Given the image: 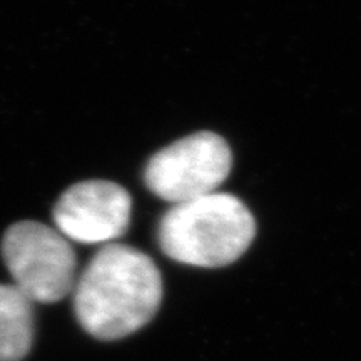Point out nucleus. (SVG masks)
Listing matches in <instances>:
<instances>
[{
  "instance_id": "f257e3e1",
  "label": "nucleus",
  "mask_w": 361,
  "mask_h": 361,
  "mask_svg": "<svg viewBox=\"0 0 361 361\" xmlns=\"http://www.w3.org/2000/svg\"><path fill=\"white\" fill-rule=\"evenodd\" d=\"M72 293L80 326L97 340L114 341L154 318L162 301V278L146 252L109 243L89 261Z\"/></svg>"
},
{
  "instance_id": "f03ea898",
  "label": "nucleus",
  "mask_w": 361,
  "mask_h": 361,
  "mask_svg": "<svg viewBox=\"0 0 361 361\" xmlns=\"http://www.w3.org/2000/svg\"><path fill=\"white\" fill-rule=\"evenodd\" d=\"M256 236L251 211L239 197L213 192L174 204L157 228L171 259L197 268H221L241 258Z\"/></svg>"
},
{
  "instance_id": "423d86ee",
  "label": "nucleus",
  "mask_w": 361,
  "mask_h": 361,
  "mask_svg": "<svg viewBox=\"0 0 361 361\" xmlns=\"http://www.w3.org/2000/svg\"><path fill=\"white\" fill-rule=\"evenodd\" d=\"M34 341V303L13 284H0V361H20Z\"/></svg>"
},
{
  "instance_id": "20e7f679",
  "label": "nucleus",
  "mask_w": 361,
  "mask_h": 361,
  "mask_svg": "<svg viewBox=\"0 0 361 361\" xmlns=\"http://www.w3.org/2000/svg\"><path fill=\"white\" fill-rule=\"evenodd\" d=\"M233 152L214 133H196L156 152L144 169V183L161 200L180 204L216 192L229 178Z\"/></svg>"
},
{
  "instance_id": "7ed1b4c3",
  "label": "nucleus",
  "mask_w": 361,
  "mask_h": 361,
  "mask_svg": "<svg viewBox=\"0 0 361 361\" xmlns=\"http://www.w3.org/2000/svg\"><path fill=\"white\" fill-rule=\"evenodd\" d=\"M2 256L13 286L32 303L51 305L74 291L78 258L56 228L20 221L4 234Z\"/></svg>"
},
{
  "instance_id": "39448f33",
  "label": "nucleus",
  "mask_w": 361,
  "mask_h": 361,
  "mask_svg": "<svg viewBox=\"0 0 361 361\" xmlns=\"http://www.w3.org/2000/svg\"><path fill=\"white\" fill-rule=\"evenodd\" d=\"M133 213L130 194L111 180H84L71 186L54 207L56 229L67 239L99 245L128 231Z\"/></svg>"
}]
</instances>
